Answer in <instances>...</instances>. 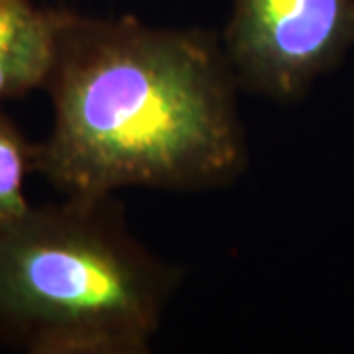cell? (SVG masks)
Segmentation results:
<instances>
[{
	"label": "cell",
	"instance_id": "6da1fadb",
	"mask_svg": "<svg viewBox=\"0 0 354 354\" xmlns=\"http://www.w3.org/2000/svg\"><path fill=\"white\" fill-rule=\"evenodd\" d=\"M236 77L203 30L65 10L46 87L53 128L34 171L65 197L205 189L246 165Z\"/></svg>",
	"mask_w": 354,
	"mask_h": 354
},
{
	"label": "cell",
	"instance_id": "7a4b0ae2",
	"mask_svg": "<svg viewBox=\"0 0 354 354\" xmlns=\"http://www.w3.org/2000/svg\"><path fill=\"white\" fill-rule=\"evenodd\" d=\"M179 272L111 197H67L0 230V337L36 354H146Z\"/></svg>",
	"mask_w": 354,
	"mask_h": 354
},
{
	"label": "cell",
	"instance_id": "3957f363",
	"mask_svg": "<svg viewBox=\"0 0 354 354\" xmlns=\"http://www.w3.org/2000/svg\"><path fill=\"white\" fill-rule=\"evenodd\" d=\"M354 44V0H234L223 50L236 81L293 101Z\"/></svg>",
	"mask_w": 354,
	"mask_h": 354
},
{
	"label": "cell",
	"instance_id": "277c9868",
	"mask_svg": "<svg viewBox=\"0 0 354 354\" xmlns=\"http://www.w3.org/2000/svg\"><path fill=\"white\" fill-rule=\"evenodd\" d=\"M65 10L0 0V102L46 87Z\"/></svg>",
	"mask_w": 354,
	"mask_h": 354
},
{
	"label": "cell",
	"instance_id": "5b68a950",
	"mask_svg": "<svg viewBox=\"0 0 354 354\" xmlns=\"http://www.w3.org/2000/svg\"><path fill=\"white\" fill-rule=\"evenodd\" d=\"M36 146L0 109V230L30 211L24 197V179L34 171Z\"/></svg>",
	"mask_w": 354,
	"mask_h": 354
}]
</instances>
